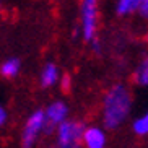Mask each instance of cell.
Returning a JSON list of instances; mask_svg holds the SVG:
<instances>
[{
    "instance_id": "obj_1",
    "label": "cell",
    "mask_w": 148,
    "mask_h": 148,
    "mask_svg": "<svg viewBox=\"0 0 148 148\" xmlns=\"http://www.w3.org/2000/svg\"><path fill=\"white\" fill-rule=\"evenodd\" d=\"M134 106V96L125 83H116L104 93L101 121L104 130H117L127 122Z\"/></svg>"
},
{
    "instance_id": "obj_2",
    "label": "cell",
    "mask_w": 148,
    "mask_h": 148,
    "mask_svg": "<svg viewBox=\"0 0 148 148\" xmlns=\"http://www.w3.org/2000/svg\"><path fill=\"white\" fill-rule=\"evenodd\" d=\"M85 124L80 121H65L56 129L57 148H82Z\"/></svg>"
},
{
    "instance_id": "obj_3",
    "label": "cell",
    "mask_w": 148,
    "mask_h": 148,
    "mask_svg": "<svg viewBox=\"0 0 148 148\" xmlns=\"http://www.w3.org/2000/svg\"><path fill=\"white\" fill-rule=\"evenodd\" d=\"M98 16L99 7L98 0H82L80 5V31L82 38L86 42H91L98 38Z\"/></svg>"
},
{
    "instance_id": "obj_4",
    "label": "cell",
    "mask_w": 148,
    "mask_h": 148,
    "mask_svg": "<svg viewBox=\"0 0 148 148\" xmlns=\"http://www.w3.org/2000/svg\"><path fill=\"white\" fill-rule=\"evenodd\" d=\"M70 108L65 101L56 99L52 103H49L44 109V134L52 135L56 134V129L60 125L62 122L69 121Z\"/></svg>"
},
{
    "instance_id": "obj_5",
    "label": "cell",
    "mask_w": 148,
    "mask_h": 148,
    "mask_svg": "<svg viewBox=\"0 0 148 148\" xmlns=\"http://www.w3.org/2000/svg\"><path fill=\"white\" fill-rule=\"evenodd\" d=\"M44 109H36L29 114L21 132V148H34L39 135L44 132Z\"/></svg>"
},
{
    "instance_id": "obj_6",
    "label": "cell",
    "mask_w": 148,
    "mask_h": 148,
    "mask_svg": "<svg viewBox=\"0 0 148 148\" xmlns=\"http://www.w3.org/2000/svg\"><path fill=\"white\" fill-rule=\"evenodd\" d=\"M108 145V135L106 130L99 125L85 127L83 132V147L85 148H106Z\"/></svg>"
},
{
    "instance_id": "obj_7",
    "label": "cell",
    "mask_w": 148,
    "mask_h": 148,
    "mask_svg": "<svg viewBox=\"0 0 148 148\" xmlns=\"http://www.w3.org/2000/svg\"><path fill=\"white\" fill-rule=\"evenodd\" d=\"M60 82V69L54 62H46L41 69L39 83L42 88H52Z\"/></svg>"
},
{
    "instance_id": "obj_8",
    "label": "cell",
    "mask_w": 148,
    "mask_h": 148,
    "mask_svg": "<svg viewBox=\"0 0 148 148\" xmlns=\"http://www.w3.org/2000/svg\"><path fill=\"white\" fill-rule=\"evenodd\" d=\"M21 70V60L18 57H10L0 65V75L5 78H15Z\"/></svg>"
},
{
    "instance_id": "obj_9",
    "label": "cell",
    "mask_w": 148,
    "mask_h": 148,
    "mask_svg": "<svg viewBox=\"0 0 148 148\" xmlns=\"http://www.w3.org/2000/svg\"><path fill=\"white\" fill-rule=\"evenodd\" d=\"M138 0H117L116 2V15L117 16H130L137 13Z\"/></svg>"
},
{
    "instance_id": "obj_10",
    "label": "cell",
    "mask_w": 148,
    "mask_h": 148,
    "mask_svg": "<svg viewBox=\"0 0 148 148\" xmlns=\"http://www.w3.org/2000/svg\"><path fill=\"white\" fill-rule=\"evenodd\" d=\"M134 82L142 88H148V56L138 64L134 73Z\"/></svg>"
},
{
    "instance_id": "obj_11",
    "label": "cell",
    "mask_w": 148,
    "mask_h": 148,
    "mask_svg": "<svg viewBox=\"0 0 148 148\" xmlns=\"http://www.w3.org/2000/svg\"><path fill=\"white\" fill-rule=\"evenodd\" d=\"M132 132L138 137H147L148 135V111L140 114L138 117H135L132 122Z\"/></svg>"
},
{
    "instance_id": "obj_12",
    "label": "cell",
    "mask_w": 148,
    "mask_h": 148,
    "mask_svg": "<svg viewBox=\"0 0 148 148\" xmlns=\"http://www.w3.org/2000/svg\"><path fill=\"white\" fill-rule=\"evenodd\" d=\"M137 13L140 15V18H143L145 21H148V0H138Z\"/></svg>"
},
{
    "instance_id": "obj_13",
    "label": "cell",
    "mask_w": 148,
    "mask_h": 148,
    "mask_svg": "<svg viewBox=\"0 0 148 148\" xmlns=\"http://www.w3.org/2000/svg\"><path fill=\"white\" fill-rule=\"evenodd\" d=\"M8 121V111L5 109V106L0 104V127H3Z\"/></svg>"
},
{
    "instance_id": "obj_14",
    "label": "cell",
    "mask_w": 148,
    "mask_h": 148,
    "mask_svg": "<svg viewBox=\"0 0 148 148\" xmlns=\"http://www.w3.org/2000/svg\"><path fill=\"white\" fill-rule=\"evenodd\" d=\"M59 83H62V88H64V91H67L69 90V86H70V78H69V75H64V77H60V82Z\"/></svg>"
},
{
    "instance_id": "obj_15",
    "label": "cell",
    "mask_w": 148,
    "mask_h": 148,
    "mask_svg": "<svg viewBox=\"0 0 148 148\" xmlns=\"http://www.w3.org/2000/svg\"><path fill=\"white\" fill-rule=\"evenodd\" d=\"M91 46H93V51L95 52H98V54H101V41L96 38L95 41H91Z\"/></svg>"
}]
</instances>
